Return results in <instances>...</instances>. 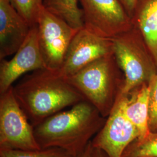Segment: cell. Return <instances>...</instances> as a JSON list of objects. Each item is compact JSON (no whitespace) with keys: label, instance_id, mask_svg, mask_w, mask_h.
Segmentation results:
<instances>
[{"label":"cell","instance_id":"obj_4","mask_svg":"<svg viewBox=\"0 0 157 157\" xmlns=\"http://www.w3.org/2000/svg\"><path fill=\"white\" fill-rule=\"evenodd\" d=\"M113 53L124 76L121 95H127L137 87L149 83L157 75V67L139 30L132 26L111 39Z\"/></svg>","mask_w":157,"mask_h":157},{"label":"cell","instance_id":"obj_3","mask_svg":"<svg viewBox=\"0 0 157 157\" xmlns=\"http://www.w3.org/2000/svg\"><path fill=\"white\" fill-rule=\"evenodd\" d=\"M65 79L106 118L122 91L124 76L112 52Z\"/></svg>","mask_w":157,"mask_h":157},{"label":"cell","instance_id":"obj_2","mask_svg":"<svg viewBox=\"0 0 157 157\" xmlns=\"http://www.w3.org/2000/svg\"><path fill=\"white\" fill-rule=\"evenodd\" d=\"M13 90L33 127L65 108L84 100L65 78L46 69L34 71L13 86Z\"/></svg>","mask_w":157,"mask_h":157},{"label":"cell","instance_id":"obj_20","mask_svg":"<svg viewBox=\"0 0 157 157\" xmlns=\"http://www.w3.org/2000/svg\"><path fill=\"white\" fill-rule=\"evenodd\" d=\"M92 151L93 147L90 142L84 151L76 157H92Z\"/></svg>","mask_w":157,"mask_h":157},{"label":"cell","instance_id":"obj_13","mask_svg":"<svg viewBox=\"0 0 157 157\" xmlns=\"http://www.w3.org/2000/svg\"><path fill=\"white\" fill-rule=\"evenodd\" d=\"M131 19L133 26L145 40L157 67V0H138Z\"/></svg>","mask_w":157,"mask_h":157},{"label":"cell","instance_id":"obj_16","mask_svg":"<svg viewBox=\"0 0 157 157\" xmlns=\"http://www.w3.org/2000/svg\"><path fill=\"white\" fill-rule=\"evenodd\" d=\"M19 14L33 26L36 25L43 0H10Z\"/></svg>","mask_w":157,"mask_h":157},{"label":"cell","instance_id":"obj_11","mask_svg":"<svg viewBox=\"0 0 157 157\" xmlns=\"http://www.w3.org/2000/svg\"><path fill=\"white\" fill-rule=\"evenodd\" d=\"M31 28L10 0H0L1 60L16 53L28 37Z\"/></svg>","mask_w":157,"mask_h":157},{"label":"cell","instance_id":"obj_18","mask_svg":"<svg viewBox=\"0 0 157 157\" xmlns=\"http://www.w3.org/2000/svg\"><path fill=\"white\" fill-rule=\"evenodd\" d=\"M149 122L151 132H157V75L150 82Z\"/></svg>","mask_w":157,"mask_h":157},{"label":"cell","instance_id":"obj_15","mask_svg":"<svg viewBox=\"0 0 157 157\" xmlns=\"http://www.w3.org/2000/svg\"><path fill=\"white\" fill-rule=\"evenodd\" d=\"M122 157H157V132H150L145 137L132 141Z\"/></svg>","mask_w":157,"mask_h":157},{"label":"cell","instance_id":"obj_21","mask_svg":"<svg viewBox=\"0 0 157 157\" xmlns=\"http://www.w3.org/2000/svg\"><path fill=\"white\" fill-rule=\"evenodd\" d=\"M92 157H108L107 155L100 150L93 148Z\"/></svg>","mask_w":157,"mask_h":157},{"label":"cell","instance_id":"obj_14","mask_svg":"<svg viewBox=\"0 0 157 157\" xmlns=\"http://www.w3.org/2000/svg\"><path fill=\"white\" fill-rule=\"evenodd\" d=\"M78 2L79 0H43V6L73 28L80 29L83 27V15Z\"/></svg>","mask_w":157,"mask_h":157},{"label":"cell","instance_id":"obj_17","mask_svg":"<svg viewBox=\"0 0 157 157\" xmlns=\"http://www.w3.org/2000/svg\"><path fill=\"white\" fill-rule=\"evenodd\" d=\"M0 157H73L58 148H48L39 150H19L0 148Z\"/></svg>","mask_w":157,"mask_h":157},{"label":"cell","instance_id":"obj_10","mask_svg":"<svg viewBox=\"0 0 157 157\" xmlns=\"http://www.w3.org/2000/svg\"><path fill=\"white\" fill-rule=\"evenodd\" d=\"M45 69L38 41L37 25L32 26L22 45L10 60L3 59L0 63V94L11 87L24 73Z\"/></svg>","mask_w":157,"mask_h":157},{"label":"cell","instance_id":"obj_9","mask_svg":"<svg viewBox=\"0 0 157 157\" xmlns=\"http://www.w3.org/2000/svg\"><path fill=\"white\" fill-rule=\"evenodd\" d=\"M113 52L111 39L91 33L84 27L75 35L57 72L67 78L98 59Z\"/></svg>","mask_w":157,"mask_h":157},{"label":"cell","instance_id":"obj_6","mask_svg":"<svg viewBox=\"0 0 157 157\" xmlns=\"http://www.w3.org/2000/svg\"><path fill=\"white\" fill-rule=\"evenodd\" d=\"M38 41L45 68L58 72L65 54L78 29L73 28L61 17L43 6L36 23Z\"/></svg>","mask_w":157,"mask_h":157},{"label":"cell","instance_id":"obj_1","mask_svg":"<svg viewBox=\"0 0 157 157\" xmlns=\"http://www.w3.org/2000/svg\"><path fill=\"white\" fill-rule=\"evenodd\" d=\"M106 121L88 101H81L34 126L41 149L58 148L73 157L84 151Z\"/></svg>","mask_w":157,"mask_h":157},{"label":"cell","instance_id":"obj_8","mask_svg":"<svg viewBox=\"0 0 157 157\" xmlns=\"http://www.w3.org/2000/svg\"><path fill=\"white\" fill-rule=\"evenodd\" d=\"M140 136L139 130L124 114L118 97L105 124L91 144L108 157H122L126 148Z\"/></svg>","mask_w":157,"mask_h":157},{"label":"cell","instance_id":"obj_5","mask_svg":"<svg viewBox=\"0 0 157 157\" xmlns=\"http://www.w3.org/2000/svg\"><path fill=\"white\" fill-rule=\"evenodd\" d=\"M0 148L39 150L30 124L15 97L13 86L0 94Z\"/></svg>","mask_w":157,"mask_h":157},{"label":"cell","instance_id":"obj_12","mask_svg":"<svg viewBox=\"0 0 157 157\" xmlns=\"http://www.w3.org/2000/svg\"><path fill=\"white\" fill-rule=\"evenodd\" d=\"M149 83L141 84L127 95L118 96L124 114L140 132V136L138 139L145 137L150 132L148 126Z\"/></svg>","mask_w":157,"mask_h":157},{"label":"cell","instance_id":"obj_19","mask_svg":"<svg viewBox=\"0 0 157 157\" xmlns=\"http://www.w3.org/2000/svg\"><path fill=\"white\" fill-rule=\"evenodd\" d=\"M138 0H119L129 17H132Z\"/></svg>","mask_w":157,"mask_h":157},{"label":"cell","instance_id":"obj_7","mask_svg":"<svg viewBox=\"0 0 157 157\" xmlns=\"http://www.w3.org/2000/svg\"><path fill=\"white\" fill-rule=\"evenodd\" d=\"M83 27L102 37L112 39L132 28V19L119 0H79Z\"/></svg>","mask_w":157,"mask_h":157}]
</instances>
